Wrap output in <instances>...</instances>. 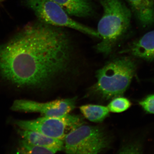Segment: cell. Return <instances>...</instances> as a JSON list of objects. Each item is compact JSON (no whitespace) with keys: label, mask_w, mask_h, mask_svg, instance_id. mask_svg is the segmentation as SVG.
Instances as JSON below:
<instances>
[{"label":"cell","mask_w":154,"mask_h":154,"mask_svg":"<svg viewBox=\"0 0 154 154\" xmlns=\"http://www.w3.org/2000/svg\"><path fill=\"white\" fill-rule=\"evenodd\" d=\"M27 6L40 22L58 27H67L99 38L98 32L76 22L59 5L51 0H26Z\"/></svg>","instance_id":"5b68a950"},{"label":"cell","mask_w":154,"mask_h":154,"mask_svg":"<svg viewBox=\"0 0 154 154\" xmlns=\"http://www.w3.org/2000/svg\"><path fill=\"white\" fill-rule=\"evenodd\" d=\"M73 50L64 30L38 21L0 48V73L19 87L45 88L68 68Z\"/></svg>","instance_id":"6da1fadb"},{"label":"cell","mask_w":154,"mask_h":154,"mask_svg":"<svg viewBox=\"0 0 154 154\" xmlns=\"http://www.w3.org/2000/svg\"><path fill=\"white\" fill-rule=\"evenodd\" d=\"M103 9L98 24L100 41L96 49L99 53L110 54L130 28L132 13L122 0H99Z\"/></svg>","instance_id":"7a4b0ae2"},{"label":"cell","mask_w":154,"mask_h":154,"mask_svg":"<svg viewBox=\"0 0 154 154\" xmlns=\"http://www.w3.org/2000/svg\"><path fill=\"white\" fill-rule=\"evenodd\" d=\"M63 8L70 16L87 17L92 16L94 8L89 0H51Z\"/></svg>","instance_id":"8fae6325"},{"label":"cell","mask_w":154,"mask_h":154,"mask_svg":"<svg viewBox=\"0 0 154 154\" xmlns=\"http://www.w3.org/2000/svg\"><path fill=\"white\" fill-rule=\"evenodd\" d=\"M121 53L146 61H154V30L132 42Z\"/></svg>","instance_id":"ba28073f"},{"label":"cell","mask_w":154,"mask_h":154,"mask_svg":"<svg viewBox=\"0 0 154 154\" xmlns=\"http://www.w3.org/2000/svg\"><path fill=\"white\" fill-rule=\"evenodd\" d=\"M133 15L141 26L149 27L154 24L153 0H127Z\"/></svg>","instance_id":"9c48e42d"},{"label":"cell","mask_w":154,"mask_h":154,"mask_svg":"<svg viewBox=\"0 0 154 154\" xmlns=\"http://www.w3.org/2000/svg\"><path fill=\"white\" fill-rule=\"evenodd\" d=\"M131 106L129 99L121 96L113 98L107 106L110 112L120 113L126 111Z\"/></svg>","instance_id":"9a60e30c"},{"label":"cell","mask_w":154,"mask_h":154,"mask_svg":"<svg viewBox=\"0 0 154 154\" xmlns=\"http://www.w3.org/2000/svg\"><path fill=\"white\" fill-rule=\"evenodd\" d=\"M20 153L26 154H54L57 150L35 145L23 139L20 143Z\"/></svg>","instance_id":"4fadbf2b"},{"label":"cell","mask_w":154,"mask_h":154,"mask_svg":"<svg viewBox=\"0 0 154 154\" xmlns=\"http://www.w3.org/2000/svg\"><path fill=\"white\" fill-rule=\"evenodd\" d=\"M136 70V63L131 56L110 60L96 72L95 92L106 100L122 96L129 87Z\"/></svg>","instance_id":"3957f363"},{"label":"cell","mask_w":154,"mask_h":154,"mask_svg":"<svg viewBox=\"0 0 154 154\" xmlns=\"http://www.w3.org/2000/svg\"><path fill=\"white\" fill-rule=\"evenodd\" d=\"M154 2V0H153Z\"/></svg>","instance_id":"ac0fdd59"},{"label":"cell","mask_w":154,"mask_h":154,"mask_svg":"<svg viewBox=\"0 0 154 154\" xmlns=\"http://www.w3.org/2000/svg\"><path fill=\"white\" fill-rule=\"evenodd\" d=\"M80 109L87 119L95 122L103 121L109 115L110 112L108 107L100 105H82Z\"/></svg>","instance_id":"7c38bea8"},{"label":"cell","mask_w":154,"mask_h":154,"mask_svg":"<svg viewBox=\"0 0 154 154\" xmlns=\"http://www.w3.org/2000/svg\"><path fill=\"white\" fill-rule=\"evenodd\" d=\"M76 98L57 99L47 102L19 99L14 101L11 110L40 113L45 116L61 117L68 114L75 107Z\"/></svg>","instance_id":"52a82bcc"},{"label":"cell","mask_w":154,"mask_h":154,"mask_svg":"<svg viewBox=\"0 0 154 154\" xmlns=\"http://www.w3.org/2000/svg\"><path fill=\"white\" fill-rule=\"evenodd\" d=\"M64 149L68 154H97L109 147V137L99 127L80 125L65 137Z\"/></svg>","instance_id":"277c9868"},{"label":"cell","mask_w":154,"mask_h":154,"mask_svg":"<svg viewBox=\"0 0 154 154\" xmlns=\"http://www.w3.org/2000/svg\"><path fill=\"white\" fill-rule=\"evenodd\" d=\"M3 0H0V3L2 2Z\"/></svg>","instance_id":"e0dca14e"},{"label":"cell","mask_w":154,"mask_h":154,"mask_svg":"<svg viewBox=\"0 0 154 154\" xmlns=\"http://www.w3.org/2000/svg\"><path fill=\"white\" fill-rule=\"evenodd\" d=\"M79 116L67 114L61 117H40L31 120H17L15 124L21 129L33 131L50 137L64 140L66 130L81 125Z\"/></svg>","instance_id":"8992f818"},{"label":"cell","mask_w":154,"mask_h":154,"mask_svg":"<svg viewBox=\"0 0 154 154\" xmlns=\"http://www.w3.org/2000/svg\"><path fill=\"white\" fill-rule=\"evenodd\" d=\"M139 104L146 113L154 114V94L146 96L141 100Z\"/></svg>","instance_id":"2e32d148"},{"label":"cell","mask_w":154,"mask_h":154,"mask_svg":"<svg viewBox=\"0 0 154 154\" xmlns=\"http://www.w3.org/2000/svg\"><path fill=\"white\" fill-rule=\"evenodd\" d=\"M19 134L23 139L35 145L45 147L61 151L64 147L63 140L48 136L40 133L28 130H19Z\"/></svg>","instance_id":"30bf717a"},{"label":"cell","mask_w":154,"mask_h":154,"mask_svg":"<svg viewBox=\"0 0 154 154\" xmlns=\"http://www.w3.org/2000/svg\"><path fill=\"white\" fill-rule=\"evenodd\" d=\"M143 151V143L139 139L127 140L119 150V153L140 154Z\"/></svg>","instance_id":"5bb4252c"}]
</instances>
